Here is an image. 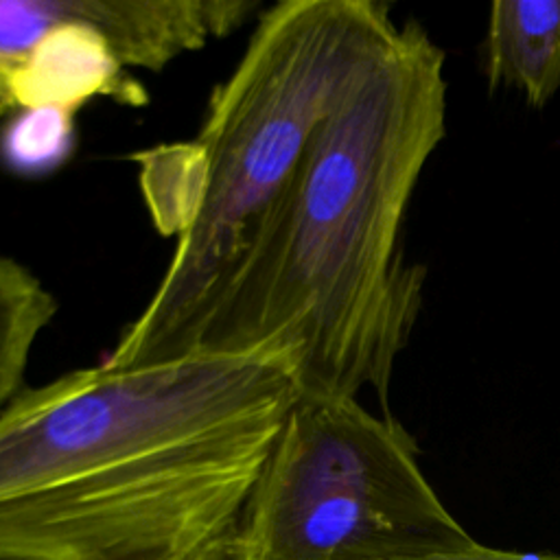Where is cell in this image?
<instances>
[{
	"mask_svg": "<svg viewBox=\"0 0 560 560\" xmlns=\"http://www.w3.org/2000/svg\"><path fill=\"white\" fill-rule=\"evenodd\" d=\"M477 545L392 413L376 416L357 398L298 396L225 560H427Z\"/></svg>",
	"mask_w": 560,
	"mask_h": 560,
	"instance_id": "277c9868",
	"label": "cell"
},
{
	"mask_svg": "<svg viewBox=\"0 0 560 560\" xmlns=\"http://www.w3.org/2000/svg\"><path fill=\"white\" fill-rule=\"evenodd\" d=\"M300 396L269 350L101 361L0 409V560H201Z\"/></svg>",
	"mask_w": 560,
	"mask_h": 560,
	"instance_id": "6da1fadb",
	"label": "cell"
},
{
	"mask_svg": "<svg viewBox=\"0 0 560 560\" xmlns=\"http://www.w3.org/2000/svg\"><path fill=\"white\" fill-rule=\"evenodd\" d=\"M427 560H560V553H529V551H505L477 545L470 551L451 553V556H435Z\"/></svg>",
	"mask_w": 560,
	"mask_h": 560,
	"instance_id": "9c48e42d",
	"label": "cell"
},
{
	"mask_svg": "<svg viewBox=\"0 0 560 560\" xmlns=\"http://www.w3.org/2000/svg\"><path fill=\"white\" fill-rule=\"evenodd\" d=\"M201 560H225L223 556H208V558H201Z\"/></svg>",
	"mask_w": 560,
	"mask_h": 560,
	"instance_id": "30bf717a",
	"label": "cell"
},
{
	"mask_svg": "<svg viewBox=\"0 0 560 560\" xmlns=\"http://www.w3.org/2000/svg\"><path fill=\"white\" fill-rule=\"evenodd\" d=\"M55 313L57 300L42 278L0 256V409L24 387L31 352Z\"/></svg>",
	"mask_w": 560,
	"mask_h": 560,
	"instance_id": "52a82bcc",
	"label": "cell"
},
{
	"mask_svg": "<svg viewBox=\"0 0 560 560\" xmlns=\"http://www.w3.org/2000/svg\"><path fill=\"white\" fill-rule=\"evenodd\" d=\"M258 9V0H0V125L22 112H77L92 96L142 105L129 70L160 72Z\"/></svg>",
	"mask_w": 560,
	"mask_h": 560,
	"instance_id": "5b68a950",
	"label": "cell"
},
{
	"mask_svg": "<svg viewBox=\"0 0 560 560\" xmlns=\"http://www.w3.org/2000/svg\"><path fill=\"white\" fill-rule=\"evenodd\" d=\"M381 0H280L256 18L197 136L140 155L142 190L175 252L105 363L140 368L190 354L208 308L289 186L313 133L392 46Z\"/></svg>",
	"mask_w": 560,
	"mask_h": 560,
	"instance_id": "3957f363",
	"label": "cell"
},
{
	"mask_svg": "<svg viewBox=\"0 0 560 560\" xmlns=\"http://www.w3.org/2000/svg\"><path fill=\"white\" fill-rule=\"evenodd\" d=\"M4 133V155L20 168H42L66 153L72 138L74 112L35 109L22 112Z\"/></svg>",
	"mask_w": 560,
	"mask_h": 560,
	"instance_id": "ba28073f",
	"label": "cell"
},
{
	"mask_svg": "<svg viewBox=\"0 0 560 560\" xmlns=\"http://www.w3.org/2000/svg\"><path fill=\"white\" fill-rule=\"evenodd\" d=\"M444 50L418 20L348 88L221 287L195 350L282 354L300 396L389 413L394 365L422 308L409 262L411 195L446 133Z\"/></svg>",
	"mask_w": 560,
	"mask_h": 560,
	"instance_id": "7a4b0ae2",
	"label": "cell"
},
{
	"mask_svg": "<svg viewBox=\"0 0 560 560\" xmlns=\"http://www.w3.org/2000/svg\"><path fill=\"white\" fill-rule=\"evenodd\" d=\"M490 90H518L542 107L560 88V0H494L483 42Z\"/></svg>",
	"mask_w": 560,
	"mask_h": 560,
	"instance_id": "8992f818",
	"label": "cell"
}]
</instances>
